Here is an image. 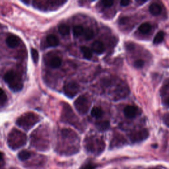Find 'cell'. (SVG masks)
Here are the masks:
<instances>
[{
  "mask_svg": "<svg viewBox=\"0 0 169 169\" xmlns=\"http://www.w3.org/2000/svg\"><path fill=\"white\" fill-rule=\"evenodd\" d=\"M26 143V135L17 129H13L10 132L7 139V144L9 148L16 150L24 146Z\"/></svg>",
  "mask_w": 169,
  "mask_h": 169,
  "instance_id": "6da1fadb",
  "label": "cell"
},
{
  "mask_svg": "<svg viewBox=\"0 0 169 169\" xmlns=\"http://www.w3.org/2000/svg\"><path fill=\"white\" fill-rule=\"evenodd\" d=\"M4 80L13 91H20L23 88V83L21 75L13 70H10L5 73Z\"/></svg>",
  "mask_w": 169,
  "mask_h": 169,
  "instance_id": "7a4b0ae2",
  "label": "cell"
},
{
  "mask_svg": "<svg viewBox=\"0 0 169 169\" xmlns=\"http://www.w3.org/2000/svg\"><path fill=\"white\" fill-rule=\"evenodd\" d=\"M39 117L33 112H26L17 119L16 124L19 127L29 130L39 122Z\"/></svg>",
  "mask_w": 169,
  "mask_h": 169,
  "instance_id": "3957f363",
  "label": "cell"
},
{
  "mask_svg": "<svg viewBox=\"0 0 169 169\" xmlns=\"http://www.w3.org/2000/svg\"><path fill=\"white\" fill-rule=\"evenodd\" d=\"M74 106L77 111L81 114L84 115L89 111L90 107V103L88 99L85 96H80L74 102Z\"/></svg>",
  "mask_w": 169,
  "mask_h": 169,
  "instance_id": "277c9868",
  "label": "cell"
},
{
  "mask_svg": "<svg viewBox=\"0 0 169 169\" xmlns=\"http://www.w3.org/2000/svg\"><path fill=\"white\" fill-rule=\"evenodd\" d=\"M86 148L90 152L99 154L105 149V143L101 139H89L86 143Z\"/></svg>",
  "mask_w": 169,
  "mask_h": 169,
  "instance_id": "5b68a950",
  "label": "cell"
},
{
  "mask_svg": "<svg viewBox=\"0 0 169 169\" xmlns=\"http://www.w3.org/2000/svg\"><path fill=\"white\" fill-rule=\"evenodd\" d=\"M79 90V85L75 81H69L65 83L63 87L64 93L69 98H73L78 93Z\"/></svg>",
  "mask_w": 169,
  "mask_h": 169,
  "instance_id": "8992f818",
  "label": "cell"
},
{
  "mask_svg": "<svg viewBox=\"0 0 169 169\" xmlns=\"http://www.w3.org/2000/svg\"><path fill=\"white\" fill-rule=\"evenodd\" d=\"M149 131L146 129H143L132 132L129 135V137L133 143H138L146 139L149 137Z\"/></svg>",
  "mask_w": 169,
  "mask_h": 169,
  "instance_id": "52a82bcc",
  "label": "cell"
},
{
  "mask_svg": "<svg viewBox=\"0 0 169 169\" xmlns=\"http://www.w3.org/2000/svg\"><path fill=\"white\" fill-rule=\"evenodd\" d=\"M63 117L65 118V121L67 122L74 125V123H76V117L74 113L73 112V110L71 109V108L69 106V105H65L64 109H63Z\"/></svg>",
  "mask_w": 169,
  "mask_h": 169,
  "instance_id": "ba28073f",
  "label": "cell"
},
{
  "mask_svg": "<svg viewBox=\"0 0 169 169\" xmlns=\"http://www.w3.org/2000/svg\"><path fill=\"white\" fill-rule=\"evenodd\" d=\"M124 113L127 118H134L139 115L140 111L138 107L132 105H128L124 109Z\"/></svg>",
  "mask_w": 169,
  "mask_h": 169,
  "instance_id": "9c48e42d",
  "label": "cell"
},
{
  "mask_svg": "<svg viewBox=\"0 0 169 169\" xmlns=\"http://www.w3.org/2000/svg\"><path fill=\"white\" fill-rule=\"evenodd\" d=\"M19 38L13 35H10L6 39V44L9 48H15L19 45Z\"/></svg>",
  "mask_w": 169,
  "mask_h": 169,
  "instance_id": "30bf717a",
  "label": "cell"
},
{
  "mask_svg": "<svg viewBox=\"0 0 169 169\" xmlns=\"http://www.w3.org/2000/svg\"><path fill=\"white\" fill-rule=\"evenodd\" d=\"M105 45L101 41L96 40L92 44V50L98 54H101L105 51Z\"/></svg>",
  "mask_w": 169,
  "mask_h": 169,
  "instance_id": "8fae6325",
  "label": "cell"
},
{
  "mask_svg": "<svg viewBox=\"0 0 169 169\" xmlns=\"http://www.w3.org/2000/svg\"><path fill=\"white\" fill-rule=\"evenodd\" d=\"M49 66L52 68H58L62 65V59L58 56H54L48 62Z\"/></svg>",
  "mask_w": 169,
  "mask_h": 169,
  "instance_id": "7c38bea8",
  "label": "cell"
},
{
  "mask_svg": "<svg viewBox=\"0 0 169 169\" xmlns=\"http://www.w3.org/2000/svg\"><path fill=\"white\" fill-rule=\"evenodd\" d=\"M149 12L153 15H158L161 13L162 8L160 5L157 3H153L150 5Z\"/></svg>",
  "mask_w": 169,
  "mask_h": 169,
  "instance_id": "4fadbf2b",
  "label": "cell"
},
{
  "mask_svg": "<svg viewBox=\"0 0 169 169\" xmlns=\"http://www.w3.org/2000/svg\"><path fill=\"white\" fill-rule=\"evenodd\" d=\"M46 41L49 46L52 47H56L58 45L59 40L56 36L54 35H49L46 37Z\"/></svg>",
  "mask_w": 169,
  "mask_h": 169,
  "instance_id": "5bb4252c",
  "label": "cell"
},
{
  "mask_svg": "<svg viewBox=\"0 0 169 169\" xmlns=\"http://www.w3.org/2000/svg\"><path fill=\"white\" fill-rule=\"evenodd\" d=\"M58 31L59 33L63 36L68 35L70 32L69 26L66 24H62L58 26Z\"/></svg>",
  "mask_w": 169,
  "mask_h": 169,
  "instance_id": "9a60e30c",
  "label": "cell"
},
{
  "mask_svg": "<svg viewBox=\"0 0 169 169\" xmlns=\"http://www.w3.org/2000/svg\"><path fill=\"white\" fill-rule=\"evenodd\" d=\"M81 51L83 53V56L86 59H91L92 56V53L91 49L85 46L81 47Z\"/></svg>",
  "mask_w": 169,
  "mask_h": 169,
  "instance_id": "2e32d148",
  "label": "cell"
},
{
  "mask_svg": "<svg viewBox=\"0 0 169 169\" xmlns=\"http://www.w3.org/2000/svg\"><path fill=\"white\" fill-rule=\"evenodd\" d=\"M91 116L92 117L96 118H99L102 116L103 112H102V110L101 108L94 107L91 110Z\"/></svg>",
  "mask_w": 169,
  "mask_h": 169,
  "instance_id": "e0dca14e",
  "label": "cell"
},
{
  "mask_svg": "<svg viewBox=\"0 0 169 169\" xmlns=\"http://www.w3.org/2000/svg\"><path fill=\"white\" fill-rule=\"evenodd\" d=\"M151 29V26L150 24L148 23H143L139 27V31H140V32H141V33H143V34H148V32H150Z\"/></svg>",
  "mask_w": 169,
  "mask_h": 169,
  "instance_id": "ac0fdd59",
  "label": "cell"
},
{
  "mask_svg": "<svg viewBox=\"0 0 169 169\" xmlns=\"http://www.w3.org/2000/svg\"><path fill=\"white\" fill-rule=\"evenodd\" d=\"M31 153L29 152L28 151L26 150H23L21 151V152H19V153L18 154V158L21 160V161H26L27 159H29V158L31 157Z\"/></svg>",
  "mask_w": 169,
  "mask_h": 169,
  "instance_id": "d6986e66",
  "label": "cell"
},
{
  "mask_svg": "<svg viewBox=\"0 0 169 169\" xmlns=\"http://www.w3.org/2000/svg\"><path fill=\"white\" fill-rule=\"evenodd\" d=\"M84 32L83 26L76 25L73 28V33L75 37H79Z\"/></svg>",
  "mask_w": 169,
  "mask_h": 169,
  "instance_id": "ffe728a7",
  "label": "cell"
},
{
  "mask_svg": "<svg viewBox=\"0 0 169 169\" xmlns=\"http://www.w3.org/2000/svg\"><path fill=\"white\" fill-rule=\"evenodd\" d=\"M164 37H165V33L162 31H160L158 32V33L155 35L154 39H153V43L155 45H157V44H159L162 40H164Z\"/></svg>",
  "mask_w": 169,
  "mask_h": 169,
  "instance_id": "44dd1931",
  "label": "cell"
},
{
  "mask_svg": "<svg viewBox=\"0 0 169 169\" xmlns=\"http://www.w3.org/2000/svg\"><path fill=\"white\" fill-rule=\"evenodd\" d=\"M97 128L101 131H105L110 127V123L108 121H102L96 125Z\"/></svg>",
  "mask_w": 169,
  "mask_h": 169,
  "instance_id": "7402d4cb",
  "label": "cell"
},
{
  "mask_svg": "<svg viewBox=\"0 0 169 169\" xmlns=\"http://www.w3.org/2000/svg\"><path fill=\"white\" fill-rule=\"evenodd\" d=\"M84 36L87 40H90L94 37V32L91 29H87L84 31Z\"/></svg>",
  "mask_w": 169,
  "mask_h": 169,
  "instance_id": "603a6c76",
  "label": "cell"
},
{
  "mask_svg": "<svg viewBox=\"0 0 169 169\" xmlns=\"http://www.w3.org/2000/svg\"><path fill=\"white\" fill-rule=\"evenodd\" d=\"M31 56L32 60H33L35 63H37L38 62H39V54L38 51L35 48H32L31 49Z\"/></svg>",
  "mask_w": 169,
  "mask_h": 169,
  "instance_id": "cb8c5ba5",
  "label": "cell"
},
{
  "mask_svg": "<svg viewBox=\"0 0 169 169\" xmlns=\"http://www.w3.org/2000/svg\"><path fill=\"white\" fill-rule=\"evenodd\" d=\"M97 167V165L94 164V163H87L81 166L80 169H96Z\"/></svg>",
  "mask_w": 169,
  "mask_h": 169,
  "instance_id": "d4e9b609",
  "label": "cell"
},
{
  "mask_svg": "<svg viewBox=\"0 0 169 169\" xmlns=\"http://www.w3.org/2000/svg\"><path fill=\"white\" fill-rule=\"evenodd\" d=\"M144 65V62L143 60H141V59H138V60L135 61L134 62V66L136 68H142Z\"/></svg>",
  "mask_w": 169,
  "mask_h": 169,
  "instance_id": "484cf974",
  "label": "cell"
},
{
  "mask_svg": "<svg viewBox=\"0 0 169 169\" xmlns=\"http://www.w3.org/2000/svg\"><path fill=\"white\" fill-rule=\"evenodd\" d=\"M6 100H7L6 94H5V92L2 89L0 88V101L5 102Z\"/></svg>",
  "mask_w": 169,
  "mask_h": 169,
  "instance_id": "4316f807",
  "label": "cell"
},
{
  "mask_svg": "<svg viewBox=\"0 0 169 169\" xmlns=\"http://www.w3.org/2000/svg\"><path fill=\"white\" fill-rule=\"evenodd\" d=\"M163 122L165 124L166 126L169 127V113L165 114L163 116Z\"/></svg>",
  "mask_w": 169,
  "mask_h": 169,
  "instance_id": "83f0119b",
  "label": "cell"
},
{
  "mask_svg": "<svg viewBox=\"0 0 169 169\" xmlns=\"http://www.w3.org/2000/svg\"><path fill=\"white\" fill-rule=\"evenodd\" d=\"M102 5H104L105 7H110L114 3V2L112 1H102Z\"/></svg>",
  "mask_w": 169,
  "mask_h": 169,
  "instance_id": "f1b7e54d",
  "label": "cell"
},
{
  "mask_svg": "<svg viewBox=\"0 0 169 169\" xmlns=\"http://www.w3.org/2000/svg\"><path fill=\"white\" fill-rule=\"evenodd\" d=\"M130 3H131V2L129 1V0H123V1L120 2V5H122V6L125 7V6H127V5H128Z\"/></svg>",
  "mask_w": 169,
  "mask_h": 169,
  "instance_id": "f546056e",
  "label": "cell"
},
{
  "mask_svg": "<svg viewBox=\"0 0 169 169\" xmlns=\"http://www.w3.org/2000/svg\"><path fill=\"white\" fill-rule=\"evenodd\" d=\"M147 1H139V0H138L137 3H138L139 4H143L144 3H145Z\"/></svg>",
  "mask_w": 169,
  "mask_h": 169,
  "instance_id": "4dcf8cb0",
  "label": "cell"
},
{
  "mask_svg": "<svg viewBox=\"0 0 169 169\" xmlns=\"http://www.w3.org/2000/svg\"><path fill=\"white\" fill-rule=\"evenodd\" d=\"M2 153L1 152H0V161H1L2 160Z\"/></svg>",
  "mask_w": 169,
  "mask_h": 169,
  "instance_id": "1f68e13d",
  "label": "cell"
},
{
  "mask_svg": "<svg viewBox=\"0 0 169 169\" xmlns=\"http://www.w3.org/2000/svg\"><path fill=\"white\" fill-rule=\"evenodd\" d=\"M168 105H169V99H168Z\"/></svg>",
  "mask_w": 169,
  "mask_h": 169,
  "instance_id": "d6a6232c",
  "label": "cell"
}]
</instances>
